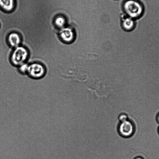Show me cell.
Returning <instances> with one entry per match:
<instances>
[{"label": "cell", "mask_w": 159, "mask_h": 159, "mask_svg": "<svg viewBox=\"0 0 159 159\" xmlns=\"http://www.w3.org/2000/svg\"><path fill=\"white\" fill-rule=\"evenodd\" d=\"M122 7L124 13L136 20L141 18L144 13V6L140 0H124Z\"/></svg>", "instance_id": "cell-1"}, {"label": "cell", "mask_w": 159, "mask_h": 159, "mask_svg": "<svg viewBox=\"0 0 159 159\" xmlns=\"http://www.w3.org/2000/svg\"><path fill=\"white\" fill-rule=\"evenodd\" d=\"M29 54V51L26 47L20 45L13 48L10 57V62L13 65L18 67L26 63Z\"/></svg>", "instance_id": "cell-2"}, {"label": "cell", "mask_w": 159, "mask_h": 159, "mask_svg": "<svg viewBox=\"0 0 159 159\" xmlns=\"http://www.w3.org/2000/svg\"><path fill=\"white\" fill-rule=\"evenodd\" d=\"M46 68L42 63L39 62H34L28 64L27 74L32 78L40 79L45 75Z\"/></svg>", "instance_id": "cell-3"}, {"label": "cell", "mask_w": 159, "mask_h": 159, "mask_svg": "<svg viewBox=\"0 0 159 159\" xmlns=\"http://www.w3.org/2000/svg\"><path fill=\"white\" fill-rule=\"evenodd\" d=\"M58 36L61 42L66 43H70L75 40L76 34L74 28L71 26L67 25L59 30Z\"/></svg>", "instance_id": "cell-4"}, {"label": "cell", "mask_w": 159, "mask_h": 159, "mask_svg": "<svg viewBox=\"0 0 159 159\" xmlns=\"http://www.w3.org/2000/svg\"><path fill=\"white\" fill-rule=\"evenodd\" d=\"M134 129L133 123L129 120L120 122L118 127L119 134L125 138H128L132 135L134 133Z\"/></svg>", "instance_id": "cell-5"}, {"label": "cell", "mask_w": 159, "mask_h": 159, "mask_svg": "<svg viewBox=\"0 0 159 159\" xmlns=\"http://www.w3.org/2000/svg\"><path fill=\"white\" fill-rule=\"evenodd\" d=\"M121 28L125 31L129 32L134 31L136 26V20L127 16L123 12L120 15Z\"/></svg>", "instance_id": "cell-6"}, {"label": "cell", "mask_w": 159, "mask_h": 159, "mask_svg": "<svg viewBox=\"0 0 159 159\" xmlns=\"http://www.w3.org/2000/svg\"><path fill=\"white\" fill-rule=\"evenodd\" d=\"M6 41L10 47L14 48L20 45L22 42V38L19 33L12 31L8 34L7 37Z\"/></svg>", "instance_id": "cell-7"}, {"label": "cell", "mask_w": 159, "mask_h": 159, "mask_svg": "<svg viewBox=\"0 0 159 159\" xmlns=\"http://www.w3.org/2000/svg\"><path fill=\"white\" fill-rule=\"evenodd\" d=\"M16 5L15 0H0V7L7 12H10L15 9Z\"/></svg>", "instance_id": "cell-8"}, {"label": "cell", "mask_w": 159, "mask_h": 159, "mask_svg": "<svg viewBox=\"0 0 159 159\" xmlns=\"http://www.w3.org/2000/svg\"><path fill=\"white\" fill-rule=\"evenodd\" d=\"M67 20L64 16L61 15H57L54 19L53 23L56 28L58 30L65 27L67 24Z\"/></svg>", "instance_id": "cell-9"}, {"label": "cell", "mask_w": 159, "mask_h": 159, "mask_svg": "<svg viewBox=\"0 0 159 159\" xmlns=\"http://www.w3.org/2000/svg\"><path fill=\"white\" fill-rule=\"evenodd\" d=\"M28 64L25 63L18 67L19 71L21 74H27Z\"/></svg>", "instance_id": "cell-10"}, {"label": "cell", "mask_w": 159, "mask_h": 159, "mask_svg": "<svg viewBox=\"0 0 159 159\" xmlns=\"http://www.w3.org/2000/svg\"><path fill=\"white\" fill-rule=\"evenodd\" d=\"M118 119L120 122H123L128 120V116L126 114L122 113L119 115Z\"/></svg>", "instance_id": "cell-11"}, {"label": "cell", "mask_w": 159, "mask_h": 159, "mask_svg": "<svg viewBox=\"0 0 159 159\" xmlns=\"http://www.w3.org/2000/svg\"><path fill=\"white\" fill-rule=\"evenodd\" d=\"M156 119L157 122L159 124V113H158Z\"/></svg>", "instance_id": "cell-12"}, {"label": "cell", "mask_w": 159, "mask_h": 159, "mask_svg": "<svg viewBox=\"0 0 159 159\" xmlns=\"http://www.w3.org/2000/svg\"><path fill=\"white\" fill-rule=\"evenodd\" d=\"M134 159H144L143 158L141 157H137L134 158Z\"/></svg>", "instance_id": "cell-13"}, {"label": "cell", "mask_w": 159, "mask_h": 159, "mask_svg": "<svg viewBox=\"0 0 159 159\" xmlns=\"http://www.w3.org/2000/svg\"><path fill=\"white\" fill-rule=\"evenodd\" d=\"M157 131H158V133L159 134V127H158V128Z\"/></svg>", "instance_id": "cell-14"}, {"label": "cell", "mask_w": 159, "mask_h": 159, "mask_svg": "<svg viewBox=\"0 0 159 159\" xmlns=\"http://www.w3.org/2000/svg\"></svg>", "instance_id": "cell-15"}]
</instances>
